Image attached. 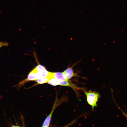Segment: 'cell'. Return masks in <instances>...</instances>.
<instances>
[{
	"label": "cell",
	"mask_w": 127,
	"mask_h": 127,
	"mask_svg": "<svg viewBox=\"0 0 127 127\" xmlns=\"http://www.w3.org/2000/svg\"><path fill=\"white\" fill-rule=\"evenodd\" d=\"M83 91L86 96L88 103L91 106L92 110H93L94 108L97 106V102L100 97V94L98 92L91 90L88 91L85 90Z\"/></svg>",
	"instance_id": "1"
},
{
	"label": "cell",
	"mask_w": 127,
	"mask_h": 127,
	"mask_svg": "<svg viewBox=\"0 0 127 127\" xmlns=\"http://www.w3.org/2000/svg\"><path fill=\"white\" fill-rule=\"evenodd\" d=\"M38 78L37 71L35 68L29 73L27 78L20 82L18 84L14 85L13 87H17V90H19L27 82L30 81L35 80Z\"/></svg>",
	"instance_id": "2"
},
{
	"label": "cell",
	"mask_w": 127,
	"mask_h": 127,
	"mask_svg": "<svg viewBox=\"0 0 127 127\" xmlns=\"http://www.w3.org/2000/svg\"><path fill=\"white\" fill-rule=\"evenodd\" d=\"M76 63H75L71 67H68L63 72L65 74L67 80H69L71 78L76 77L82 78H84L79 76L78 75V72H74L73 68L76 65Z\"/></svg>",
	"instance_id": "3"
},
{
	"label": "cell",
	"mask_w": 127,
	"mask_h": 127,
	"mask_svg": "<svg viewBox=\"0 0 127 127\" xmlns=\"http://www.w3.org/2000/svg\"><path fill=\"white\" fill-rule=\"evenodd\" d=\"M35 68L37 71L39 78L47 76L49 74L50 72L48 71L44 66L41 65H38Z\"/></svg>",
	"instance_id": "4"
},
{
	"label": "cell",
	"mask_w": 127,
	"mask_h": 127,
	"mask_svg": "<svg viewBox=\"0 0 127 127\" xmlns=\"http://www.w3.org/2000/svg\"><path fill=\"white\" fill-rule=\"evenodd\" d=\"M57 100H56L53 106L52 109L50 112V113L46 119L44 121L42 126V127H47L49 126L50 123L53 113L57 105Z\"/></svg>",
	"instance_id": "5"
},
{
	"label": "cell",
	"mask_w": 127,
	"mask_h": 127,
	"mask_svg": "<svg viewBox=\"0 0 127 127\" xmlns=\"http://www.w3.org/2000/svg\"><path fill=\"white\" fill-rule=\"evenodd\" d=\"M49 75L51 78H54L58 80L62 81L68 80L63 72H50Z\"/></svg>",
	"instance_id": "6"
},
{
	"label": "cell",
	"mask_w": 127,
	"mask_h": 127,
	"mask_svg": "<svg viewBox=\"0 0 127 127\" xmlns=\"http://www.w3.org/2000/svg\"><path fill=\"white\" fill-rule=\"evenodd\" d=\"M50 78L48 75L47 76L38 78L35 81L38 84H43L46 83H47L48 81Z\"/></svg>",
	"instance_id": "7"
},
{
	"label": "cell",
	"mask_w": 127,
	"mask_h": 127,
	"mask_svg": "<svg viewBox=\"0 0 127 127\" xmlns=\"http://www.w3.org/2000/svg\"><path fill=\"white\" fill-rule=\"evenodd\" d=\"M60 80H58L54 78H50L47 83L53 86L59 85Z\"/></svg>",
	"instance_id": "8"
},
{
	"label": "cell",
	"mask_w": 127,
	"mask_h": 127,
	"mask_svg": "<svg viewBox=\"0 0 127 127\" xmlns=\"http://www.w3.org/2000/svg\"><path fill=\"white\" fill-rule=\"evenodd\" d=\"M9 44L7 42L0 41V48L2 47L7 46Z\"/></svg>",
	"instance_id": "9"
},
{
	"label": "cell",
	"mask_w": 127,
	"mask_h": 127,
	"mask_svg": "<svg viewBox=\"0 0 127 127\" xmlns=\"http://www.w3.org/2000/svg\"><path fill=\"white\" fill-rule=\"evenodd\" d=\"M127 117V115L125 114L124 113H123Z\"/></svg>",
	"instance_id": "10"
}]
</instances>
